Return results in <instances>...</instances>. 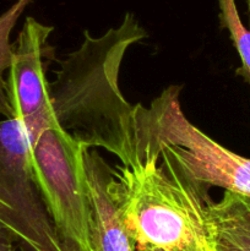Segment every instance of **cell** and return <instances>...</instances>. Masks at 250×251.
I'll list each match as a JSON object with an SVG mask.
<instances>
[{"mask_svg":"<svg viewBox=\"0 0 250 251\" xmlns=\"http://www.w3.org/2000/svg\"><path fill=\"white\" fill-rule=\"evenodd\" d=\"M208 190L164 169L154 158L113 168L109 193L135 250L217 251Z\"/></svg>","mask_w":250,"mask_h":251,"instance_id":"obj_2","label":"cell"},{"mask_svg":"<svg viewBox=\"0 0 250 251\" xmlns=\"http://www.w3.org/2000/svg\"><path fill=\"white\" fill-rule=\"evenodd\" d=\"M86 147L59 126L36 137L29 152L32 178L63 242L73 251H93Z\"/></svg>","mask_w":250,"mask_h":251,"instance_id":"obj_4","label":"cell"},{"mask_svg":"<svg viewBox=\"0 0 250 251\" xmlns=\"http://www.w3.org/2000/svg\"><path fill=\"white\" fill-rule=\"evenodd\" d=\"M91 244L93 251H136L109 199H100L93 203Z\"/></svg>","mask_w":250,"mask_h":251,"instance_id":"obj_8","label":"cell"},{"mask_svg":"<svg viewBox=\"0 0 250 251\" xmlns=\"http://www.w3.org/2000/svg\"><path fill=\"white\" fill-rule=\"evenodd\" d=\"M217 251H250V199L225 191L207 203Z\"/></svg>","mask_w":250,"mask_h":251,"instance_id":"obj_7","label":"cell"},{"mask_svg":"<svg viewBox=\"0 0 250 251\" xmlns=\"http://www.w3.org/2000/svg\"><path fill=\"white\" fill-rule=\"evenodd\" d=\"M0 251H20L11 238L0 228Z\"/></svg>","mask_w":250,"mask_h":251,"instance_id":"obj_11","label":"cell"},{"mask_svg":"<svg viewBox=\"0 0 250 251\" xmlns=\"http://www.w3.org/2000/svg\"><path fill=\"white\" fill-rule=\"evenodd\" d=\"M147 33L134 14L93 37L83 31L76 50L61 60L49 81V122L87 150L103 149L123 166L134 156L135 105L120 91L119 74L127 49Z\"/></svg>","mask_w":250,"mask_h":251,"instance_id":"obj_1","label":"cell"},{"mask_svg":"<svg viewBox=\"0 0 250 251\" xmlns=\"http://www.w3.org/2000/svg\"><path fill=\"white\" fill-rule=\"evenodd\" d=\"M218 2L221 24L229 32L230 39L242 63L238 74L250 85V29L243 24L235 0H218Z\"/></svg>","mask_w":250,"mask_h":251,"instance_id":"obj_10","label":"cell"},{"mask_svg":"<svg viewBox=\"0 0 250 251\" xmlns=\"http://www.w3.org/2000/svg\"><path fill=\"white\" fill-rule=\"evenodd\" d=\"M31 0H16L7 10L0 15V117L5 119L12 118L11 108L6 96V76L14 54V43H11V33L17 21L24 14Z\"/></svg>","mask_w":250,"mask_h":251,"instance_id":"obj_9","label":"cell"},{"mask_svg":"<svg viewBox=\"0 0 250 251\" xmlns=\"http://www.w3.org/2000/svg\"><path fill=\"white\" fill-rule=\"evenodd\" d=\"M179 86H169L149 107L135 105L132 161L154 158L183 180L250 199V158L201 131L184 114ZM129 166V164H127Z\"/></svg>","mask_w":250,"mask_h":251,"instance_id":"obj_3","label":"cell"},{"mask_svg":"<svg viewBox=\"0 0 250 251\" xmlns=\"http://www.w3.org/2000/svg\"><path fill=\"white\" fill-rule=\"evenodd\" d=\"M248 5H249V10H250V0H248Z\"/></svg>","mask_w":250,"mask_h":251,"instance_id":"obj_13","label":"cell"},{"mask_svg":"<svg viewBox=\"0 0 250 251\" xmlns=\"http://www.w3.org/2000/svg\"><path fill=\"white\" fill-rule=\"evenodd\" d=\"M136 251H171V250L159 249V248H146V249H141V250H136Z\"/></svg>","mask_w":250,"mask_h":251,"instance_id":"obj_12","label":"cell"},{"mask_svg":"<svg viewBox=\"0 0 250 251\" xmlns=\"http://www.w3.org/2000/svg\"><path fill=\"white\" fill-rule=\"evenodd\" d=\"M53 26L28 16L14 43L12 61L6 75V96L12 118L24 122L33 142L49 122V81L47 69L56 61L55 48L49 42Z\"/></svg>","mask_w":250,"mask_h":251,"instance_id":"obj_5","label":"cell"},{"mask_svg":"<svg viewBox=\"0 0 250 251\" xmlns=\"http://www.w3.org/2000/svg\"><path fill=\"white\" fill-rule=\"evenodd\" d=\"M32 141L22 120H0V228L11 222L32 181Z\"/></svg>","mask_w":250,"mask_h":251,"instance_id":"obj_6","label":"cell"}]
</instances>
